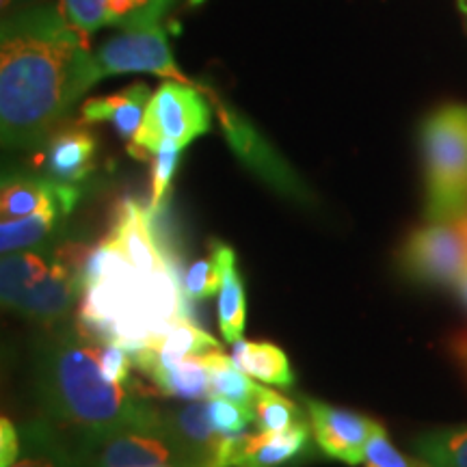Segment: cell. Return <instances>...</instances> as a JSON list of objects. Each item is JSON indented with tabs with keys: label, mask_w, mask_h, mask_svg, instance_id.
Listing matches in <instances>:
<instances>
[{
	"label": "cell",
	"mask_w": 467,
	"mask_h": 467,
	"mask_svg": "<svg viewBox=\"0 0 467 467\" xmlns=\"http://www.w3.org/2000/svg\"><path fill=\"white\" fill-rule=\"evenodd\" d=\"M208 405L214 431L223 437L241 435L251 422H255L254 409H251V405H244V402L221 399V396H210Z\"/></svg>",
	"instance_id": "obj_26"
},
{
	"label": "cell",
	"mask_w": 467,
	"mask_h": 467,
	"mask_svg": "<svg viewBox=\"0 0 467 467\" xmlns=\"http://www.w3.org/2000/svg\"><path fill=\"white\" fill-rule=\"evenodd\" d=\"M159 467H169V465H159Z\"/></svg>",
	"instance_id": "obj_36"
},
{
	"label": "cell",
	"mask_w": 467,
	"mask_h": 467,
	"mask_svg": "<svg viewBox=\"0 0 467 467\" xmlns=\"http://www.w3.org/2000/svg\"><path fill=\"white\" fill-rule=\"evenodd\" d=\"M454 290H457L461 303H463V306L467 307V271L463 273V275H461L459 282L454 284Z\"/></svg>",
	"instance_id": "obj_32"
},
{
	"label": "cell",
	"mask_w": 467,
	"mask_h": 467,
	"mask_svg": "<svg viewBox=\"0 0 467 467\" xmlns=\"http://www.w3.org/2000/svg\"><path fill=\"white\" fill-rule=\"evenodd\" d=\"M102 80L87 33L61 9L37 7L3 28L0 130L7 148H33L50 137L83 93Z\"/></svg>",
	"instance_id": "obj_1"
},
{
	"label": "cell",
	"mask_w": 467,
	"mask_h": 467,
	"mask_svg": "<svg viewBox=\"0 0 467 467\" xmlns=\"http://www.w3.org/2000/svg\"><path fill=\"white\" fill-rule=\"evenodd\" d=\"M307 424H296L288 431L255 435L221 437L213 467H284L299 459L307 448Z\"/></svg>",
	"instance_id": "obj_11"
},
{
	"label": "cell",
	"mask_w": 467,
	"mask_h": 467,
	"mask_svg": "<svg viewBox=\"0 0 467 467\" xmlns=\"http://www.w3.org/2000/svg\"><path fill=\"white\" fill-rule=\"evenodd\" d=\"M255 389H258V383L251 381L249 375H244L223 350L210 355V396L251 405Z\"/></svg>",
	"instance_id": "obj_24"
},
{
	"label": "cell",
	"mask_w": 467,
	"mask_h": 467,
	"mask_svg": "<svg viewBox=\"0 0 467 467\" xmlns=\"http://www.w3.org/2000/svg\"><path fill=\"white\" fill-rule=\"evenodd\" d=\"M210 107L197 85L167 80L150 98L141 128L128 143V151L134 159L148 161L161 150H184L192 139L210 130Z\"/></svg>",
	"instance_id": "obj_5"
},
{
	"label": "cell",
	"mask_w": 467,
	"mask_h": 467,
	"mask_svg": "<svg viewBox=\"0 0 467 467\" xmlns=\"http://www.w3.org/2000/svg\"><path fill=\"white\" fill-rule=\"evenodd\" d=\"M454 223L459 225V230L463 232V236H465V241H467V214H465V217H461L459 221H454Z\"/></svg>",
	"instance_id": "obj_33"
},
{
	"label": "cell",
	"mask_w": 467,
	"mask_h": 467,
	"mask_svg": "<svg viewBox=\"0 0 467 467\" xmlns=\"http://www.w3.org/2000/svg\"><path fill=\"white\" fill-rule=\"evenodd\" d=\"M251 409H254L258 429L266 431V433H279V431H288L292 426L306 422L301 409L295 402L284 399L282 394L273 392V389L262 388V385L255 389Z\"/></svg>",
	"instance_id": "obj_23"
},
{
	"label": "cell",
	"mask_w": 467,
	"mask_h": 467,
	"mask_svg": "<svg viewBox=\"0 0 467 467\" xmlns=\"http://www.w3.org/2000/svg\"><path fill=\"white\" fill-rule=\"evenodd\" d=\"M426 219L454 223L467 214V107L437 109L422 124Z\"/></svg>",
	"instance_id": "obj_4"
},
{
	"label": "cell",
	"mask_w": 467,
	"mask_h": 467,
	"mask_svg": "<svg viewBox=\"0 0 467 467\" xmlns=\"http://www.w3.org/2000/svg\"><path fill=\"white\" fill-rule=\"evenodd\" d=\"M96 63L102 78L115 74L148 72L167 80L192 85L175 63L167 42V31L159 22L124 28L96 52Z\"/></svg>",
	"instance_id": "obj_8"
},
{
	"label": "cell",
	"mask_w": 467,
	"mask_h": 467,
	"mask_svg": "<svg viewBox=\"0 0 467 467\" xmlns=\"http://www.w3.org/2000/svg\"><path fill=\"white\" fill-rule=\"evenodd\" d=\"M35 388L48 418L74 446L128 426L165 422L139 383H115L98 361V340L78 325L52 334L35 348Z\"/></svg>",
	"instance_id": "obj_2"
},
{
	"label": "cell",
	"mask_w": 467,
	"mask_h": 467,
	"mask_svg": "<svg viewBox=\"0 0 467 467\" xmlns=\"http://www.w3.org/2000/svg\"><path fill=\"white\" fill-rule=\"evenodd\" d=\"M78 189L58 184L50 178L35 175H7L0 192V213L3 219H25L52 206L74 208L78 202Z\"/></svg>",
	"instance_id": "obj_15"
},
{
	"label": "cell",
	"mask_w": 467,
	"mask_h": 467,
	"mask_svg": "<svg viewBox=\"0 0 467 467\" xmlns=\"http://www.w3.org/2000/svg\"><path fill=\"white\" fill-rule=\"evenodd\" d=\"M244 375L258 379L262 383L277 385V388H292L295 372H292L288 355L271 342H234L232 355Z\"/></svg>",
	"instance_id": "obj_20"
},
{
	"label": "cell",
	"mask_w": 467,
	"mask_h": 467,
	"mask_svg": "<svg viewBox=\"0 0 467 467\" xmlns=\"http://www.w3.org/2000/svg\"><path fill=\"white\" fill-rule=\"evenodd\" d=\"M307 413L320 451L347 465L364 463L368 443L383 429L372 418L320 400H307Z\"/></svg>",
	"instance_id": "obj_10"
},
{
	"label": "cell",
	"mask_w": 467,
	"mask_h": 467,
	"mask_svg": "<svg viewBox=\"0 0 467 467\" xmlns=\"http://www.w3.org/2000/svg\"><path fill=\"white\" fill-rule=\"evenodd\" d=\"M420 457L433 467H467V426H451L420 435Z\"/></svg>",
	"instance_id": "obj_22"
},
{
	"label": "cell",
	"mask_w": 467,
	"mask_h": 467,
	"mask_svg": "<svg viewBox=\"0 0 467 467\" xmlns=\"http://www.w3.org/2000/svg\"><path fill=\"white\" fill-rule=\"evenodd\" d=\"M11 3V0H3V7H7V5Z\"/></svg>",
	"instance_id": "obj_35"
},
{
	"label": "cell",
	"mask_w": 467,
	"mask_h": 467,
	"mask_svg": "<svg viewBox=\"0 0 467 467\" xmlns=\"http://www.w3.org/2000/svg\"><path fill=\"white\" fill-rule=\"evenodd\" d=\"M145 347L159 350L161 355L173 359L208 358V355L223 350V347L213 336L202 331L191 318H180L178 323H173L167 331H162L159 337L150 340Z\"/></svg>",
	"instance_id": "obj_21"
},
{
	"label": "cell",
	"mask_w": 467,
	"mask_h": 467,
	"mask_svg": "<svg viewBox=\"0 0 467 467\" xmlns=\"http://www.w3.org/2000/svg\"><path fill=\"white\" fill-rule=\"evenodd\" d=\"M98 361L104 377L110 379L115 383H128L132 381L130 370H132V353L130 348L124 347L119 342H100L98 340Z\"/></svg>",
	"instance_id": "obj_29"
},
{
	"label": "cell",
	"mask_w": 467,
	"mask_h": 467,
	"mask_svg": "<svg viewBox=\"0 0 467 467\" xmlns=\"http://www.w3.org/2000/svg\"><path fill=\"white\" fill-rule=\"evenodd\" d=\"M454 350H457L461 361H463L467 368V331L457 337V342H454Z\"/></svg>",
	"instance_id": "obj_31"
},
{
	"label": "cell",
	"mask_w": 467,
	"mask_h": 467,
	"mask_svg": "<svg viewBox=\"0 0 467 467\" xmlns=\"http://www.w3.org/2000/svg\"><path fill=\"white\" fill-rule=\"evenodd\" d=\"M132 359L161 394L184 400L210 399V355L173 359L143 347L132 350Z\"/></svg>",
	"instance_id": "obj_12"
},
{
	"label": "cell",
	"mask_w": 467,
	"mask_h": 467,
	"mask_svg": "<svg viewBox=\"0 0 467 467\" xmlns=\"http://www.w3.org/2000/svg\"><path fill=\"white\" fill-rule=\"evenodd\" d=\"M150 98L151 96L148 85L134 83L130 87H126L124 91L113 93V96L91 98V100H87L83 104V110H80V119H83L85 124L109 121L124 141L132 143L139 128H141Z\"/></svg>",
	"instance_id": "obj_16"
},
{
	"label": "cell",
	"mask_w": 467,
	"mask_h": 467,
	"mask_svg": "<svg viewBox=\"0 0 467 467\" xmlns=\"http://www.w3.org/2000/svg\"><path fill=\"white\" fill-rule=\"evenodd\" d=\"M72 448L80 467H192L169 418L154 426H128Z\"/></svg>",
	"instance_id": "obj_6"
},
{
	"label": "cell",
	"mask_w": 467,
	"mask_h": 467,
	"mask_svg": "<svg viewBox=\"0 0 467 467\" xmlns=\"http://www.w3.org/2000/svg\"><path fill=\"white\" fill-rule=\"evenodd\" d=\"M89 251L87 244H61L3 254V306L39 325L61 323L83 296V268Z\"/></svg>",
	"instance_id": "obj_3"
},
{
	"label": "cell",
	"mask_w": 467,
	"mask_h": 467,
	"mask_svg": "<svg viewBox=\"0 0 467 467\" xmlns=\"http://www.w3.org/2000/svg\"><path fill=\"white\" fill-rule=\"evenodd\" d=\"M72 210L74 208L69 206H52L25 219H3V223H0V249H3V254H11V251L20 249L44 247L61 232L63 221L69 217Z\"/></svg>",
	"instance_id": "obj_19"
},
{
	"label": "cell",
	"mask_w": 467,
	"mask_h": 467,
	"mask_svg": "<svg viewBox=\"0 0 467 467\" xmlns=\"http://www.w3.org/2000/svg\"><path fill=\"white\" fill-rule=\"evenodd\" d=\"M173 0H61V14L83 33L104 26L130 28L159 22Z\"/></svg>",
	"instance_id": "obj_13"
},
{
	"label": "cell",
	"mask_w": 467,
	"mask_h": 467,
	"mask_svg": "<svg viewBox=\"0 0 467 467\" xmlns=\"http://www.w3.org/2000/svg\"><path fill=\"white\" fill-rule=\"evenodd\" d=\"M180 151L182 150L167 148V150H161L159 154L151 156V192H150V203H148L151 213H156V210L162 208V202H165L167 197L175 167H178Z\"/></svg>",
	"instance_id": "obj_28"
},
{
	"label": "cell",
	"mask_w": 467,
	"mask_h": 467,
	"mask_svg": "<svg viewBox=\"0 0 467 467\" xmlns=\"http://www.w3.org/2000/svg\"><path fill=\"white\" fill-rule=\"evenodd\" d=\"M85 124V121H83ZM83 124L57 126L46 139L44 171L58 184H78L96 169L98 143Z\"/></svg>",
	"instance_id": "obj_14"
},
{
	"label": "cell",
	"mask_w": 467,
	"mask_h": 467,
	"mask_svg": "<svg viewBox=\"0 0 467 467\" xmlns=\"http://www.w3.org/2000/svg\"><path fill=\"white\" fill-rule=\"evenodd\" d=\"M20 431H16L11 420L3 418V422H0V467L14 465L16 459L20 457Z\"/></svg>",
	"instance_id": "obj_30"
},
{
	"label": "cell",
	"mask_w": 467,
	"mask_h": 467,
	"mask_svg": "<svg viewBox=\"0 0 467 467\" xmlns=\"http://www.w3.org/2000/svg\"><path fill=\"white\" fill-rule=\"evenodd\" d=\"M364 467H433L422 457H411V454L400 452L399 448L389 441L385 429L377 431L366 448Z\"/></svg>",
	"instance_id": "obj_27"
},
{
	"label": "cell",
	"mask_w": 467,
	"mask_h": 467,
	"mask_svg": "<svg viewBox=\"0 0 467 467\" xmlns=\"http://www.w3.org/2000/svg\"><path fill=\"white\" fill-rule=\"evenodd\" d=\"M217 113L221 119V128H223L227 141L236 154L241 156L243 162L254 169L262 180H266L273 189L282 192V195L296 200L301 203L309 202V191L306 184L296 178V173L285 165V162L275 154V150L268 145L254 126L247 119H243L236 110L225 107V104H217Z\"/></svg>",
	"instance_id": "obj_9"
},
{
	"label": "cell",
	"mask_w": 467,
	"mask_h": 467,
	"mask_svg": "<svg viewBox=\"0 0 467 467\" xmlns=\"http://www.w3.org/2000/svg\"><path fill=\"white\" fill-rule=\"evenodd\" d=\"M221 290V262L214 244L206 258L195 260L182 277V292L191 301H206Z\"/></svg>",
	"instance_id": "obj_25"
},
{
	"label": "cell",
	"mask_w": 467,
	"mask_h": 467,
	"mask_svg": "<svg viewBox=\"0 0 467 467\" xmlns=\"http://www.w3.org/2000/svg\"><path fill=\"white\" fill-rule=\"evenodd\" d=\"M221 262V292H219V329L225 342L243 340L244 318H247V296L243 277L236 266V254L225 243H213Z\"/></svg>",
	"instance_id": "obj_17"
},
{
	"label": "cell",
	"mask_w": 467,
	"mask_h": 467,
	"mask_svg": "<svg viewBox=\"0 0 467 467\" xmlns=\"http://www.w3.org/2000/svg\"><path fill=\"white\" fill-rule=\"evenodd\" d=\"M400 268L413 282L452 285L467 271V241L457 223L416 227L400 247Z\"/></svg>",
	"instance_id": "obj_7"
},
{
	"label": "cell",
	"mask_w": 467,
	"mask_h": 467,
	"mask_svg": "<svg viewBox=\"0 0 467 467\" xmlns=\"http://www.w3.org/2000/svg\"><path fill=\"white\" fill-rule=\"evenodd\" d=\"M459 7H461V11H463V14L467 16V0H459Z\"/></svg>",
	"instance_id": "obj_34"
},
{
	"label": "cell",
	"mask_w": 467,
	"mask_h": 467,
	"mask_svg": "<svg viewBox=\"0 0 467 467\" xmlns=\"http://www.w3.org/2000/svg\"><path fill=\"white\" fill-rule=\"evenodd\" d=\"M20 457L11 467H80L74 448L57 433L50 420L37 418L20 429Z\"/></svg>",
	"instance_id": "obj_18"
}]
</instances>
